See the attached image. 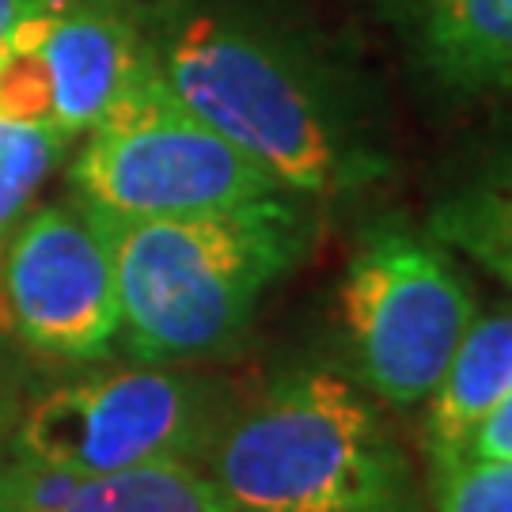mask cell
Wrapping results in <instances>:
<instances>
[{"mask_svg":"<svg viewBox=\"0 0 512 512\" xmlns=\"http://www.w3.org/2000/svg\"><path fill=\"white\" fill-rule=\"evenodd\" d=\"M145 42L167 88L296 198H346L387 175L353 88L289 27L224 0H167Z\"/></svg>","mask_w":512,"mask_h":512,"instance_id":"obj_1","label":"cell"},{"mask_svg":"<svg viewBox=\"0 0 512 512\" xmlns=\"http://www.w3.org/2000/svg\"><path fill=\"white\" fill-rule=\"evenodd\" d=\"M308 198L274 194L194 217H110L88 205L118 285V346L145 365H202L251 334L262 300L308 255Z\"/></svg>","mask_w":512,"mask_h":512,"instance_id":"obj_2","label":"cell"},{"mask_svg":"<svg viewBox=\"0 0 512 512\" xmlns=\"http://www.w3.org/2000/svg\"><path fill=\"white\" fill-rule=\"evenodd\" d=\"M202 467L228 512H425L384 406L330 368H293L239 399Z\"/></svg>","mask_w":512,"mask_h":512,"instance_id":"obj_3","label":"cell"},{"mask_svg":"<svg viewBox=\"0 0 512 512\" xmlns=\"http://www.w3.org/2000/svg\"><path fill=\"white\" fill-rule=\"evenodd\" d=\"M239 399L194 365L92 368L31 395L4 456L69 478L152 463L202 467Z\"/></svg>","mask_w":512,"mask_h":512,"instance_id":"obj_4","label":"cell"},{"mask_svg":"<svg viewBox=\"0 0 512 512\" xmlns=\"http://www.w3.org/2000/svg\"><path fill=\"white\" fill-rule=\"evenodd\" d=\"M84 137L69 186L110 217H194L289 194L167 88L152 54Z\"/></svg>","mask_w":512,"mask_h":512,"instance_id":"obj_5","label":"cell"},{"mask_svg":"<svg viewBox=\"0 0 512 512\" xmlns=\"http://www.w3.org/2000/svg\"><path fill=\"white\" fill-rule=\"evenodd\" d=\"M338 315L353 380L387 410H414L478 319V300L444 243L380 224L349 255Z\"/></svg>","mask_w":512,"mask_h":512,"instance_id":"obj_6","label":"cell"},{"mask_svg":"<svg viewBox=\"0 0 512 512\" xmlns=\"http://www.w3.org/2000/svg\"><path fill=\"white\" fill-rule=\"evenodd\" d=\"M118 285L84 202L31 209L0 251V330L27 357L88 365L118 346Z\"/></svg>","mask_w":512,"mask_h":512,"instance_id":"obj_7","label":"cell"},{"mask_svg":"<svg viewBox=\"0 0 512 512\" xmlns=\"http://www.w3.org/2000/svg\"><path fill=\"white\" fill-rule=\"evenodd\" d=\"M54 126L84 137L110 110L133 73L148 61L141 19L126 0H65L50 4L42 27Z\"/></svg>","mask_w":512,"mask_h":512,"instance_id":"obj_8","label":"cell"},{"mask_svg":"<svg viewBox=\"0 0 512 512\" xmlns=\"http://www.w3.org/2000/svg\"><path fill=\"white\" fill-rule=\"evenodd\" d=\"M421 73L456 99L512 92V0H380Z\"/></svg>","mask_w":512,"mask_h":512,"instance_id":"obj_9","label":"cell"},{"mask_svg":"<svg viewBox=\"0 0 512 512\" xmlns=\"http://www.w3.org/2000/svg\"><path fill=\"white\" fill-rule=\"evenodd\" d=\"M512 395V308L478 315L421 414L425 471L459 459L475 429Z\"/></svg>","mask_w":512,"mask_h":512,"instance_id":"obj_10","label":"cell"},{"mask_svg":"<svg viewBox=\"0 0 512 512\" xmlns=\"http://www.w3.org/2000/svg\"><path fill=\"white\" fill-rule=\"evenodd\" d=\"M19 512H228L213 478L198 463H152L110 475L69 478Z\"/></svg>","mask_w":512,"mask_h":512,"instance_id":"obj_11","label":"cell"},{"mask_svg":"<svg viewBox=\"0 0 512 512\" xmlns=\"http://www.w3.org/2000/svg\"><path fill=\"white\" fill-rule=\"evenodd\" d=\"M429 236L512 285V145L429 213Z\"/></svg>","mask_w":512,"mask_h":512,"instance_id":"obj_12","label":"cell"},{"mask_svg":"<svg viewBox=\"0 0 512 512\" xmlns=\"http://www.w3.org/2000/svg\"><path fill=\"white\" fill-rule=\"evenodd\" d=\"M73 137L46 122H16L0 114V251L16 224L31 213L50 171L61 164Z\"/></svg>","mask_w":512,"mask_h":512,"instance_id":"obj_13","label":"cell"},{"mask_svg":"<svg viewBox=\"0 0 512 512\" xmlns=\"http://www.w3.org/2000/svg\"><path fill=\"white\" fill-rule=\"evenodd\" d=\"M46 12H50V4H42L35 16H27L12 35L0 42V114L16 118V122L54 126L50 73H46V57H42Z\"/></svg>","mask_w":512,"mask_h":512,"instance_id":"obj_14","label":"cell"},{"mask_svg":"<svg viewBox=\"0 0 512 512\" xmlns=\"http://www.w3.org/2000/svg\"><path fill=\"white\" fill-rule=\"evenodd\" d=\"M437 512H512V463L452 459L429 467Z\"/></svg>","mask_w":512,"mask_h":512,"instance_id":"obj_15","label":"cell"},{"mask_svg":"<svg viewBox=\"0 0 512 512\" xmlns=\"http://www.w3.org/2000/svg\"><path fill=\"white\" fill-rule=\"evenodd\" d=\"M16 342L0 330V456L8 452V440L16 433L19 414L31 399L27 391V376H23V365L16 361Z\"/></svg>","mask_w":512,"mask_h":512,"instance_id":"obj_16","label":"cell"},{"mask_svg":"<svg viewBox=\"0 0 512 512\" xmlns=\"http://www.w3.org/2000/svg\"><path fill=\"white\" fill-rule=\"evenodd\" d=\"M459 459H501V463H512V395L478 425L475 437L463 444Z\"/></svg>","mask_w":512,"mask_h":512,"instance_id":"obj_17","label":"cell"},{"mask_svg":"<svg viewBox=\"0 0 512 512\" xmlns=\"http://www.w3.org/2000/svg\"><path fill=\"white\" fill-rule=\"evenodd\" d=\"M42 482H46V471H38L31 463H19V459H8L0 467V512H19V505L35 501Z\"/></svg>","mask_w":512,"mask_h":512,"instance_id":"obj_18","label":"cell"},{"mask_svg":"<svg viewBox=\"0 0 512 512\" xmlns=\"http://www.w3.org/2000/svg\"><path fill=\"white\" fill-rule=\"evenodd\" d=\"M42 4H50V0H0V42L12 35L27 16H35Z\"/></svg>","mask_w":512,"mask_h":512,"instance_id":"obj_19","label":"cell"},{"mask_svg":"<svg viewBox=\"0 0 512 512\" xmlns=\"http://www.w3.org/2000/svg\"><path fill=\"white\" fill-rule=\"evenodd\" d=\"M50 4H65V0H50Z\"/></svg>","mask_w":512,"mask_h":512,"instance_id":"obj_20","label":"cell"}]
</instances>
